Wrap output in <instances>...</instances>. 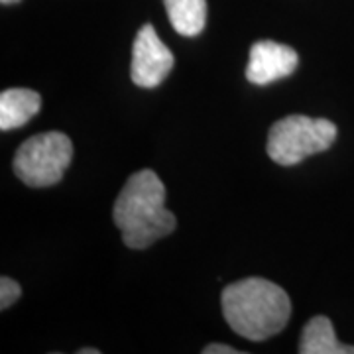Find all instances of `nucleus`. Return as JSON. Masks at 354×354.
I'll use <instances>...</instances> for the list:
<instances>
[{"instance_id":"obj_10","label":"nucleus","mask_w":354,"mask_h":354,"mask_svg":"<svg viewBox=\"0 0 354 354\" xmlns=\"http://www.w3.org/2000/svg\"><path fill=\"white\" fill-rule=\"evenodd\" d=\"M20 295H22V290H20L18 281H14L12 278L0 279V309L2 311L12 307L18 301Z\"/></svg>"},{"instance_id":"obj_7","label":"nucleus","mask_w":354,"mask_h":354,"mask_svg":"<svg viewBox=\"0 0 354 354\" xmlns=\"http://www.w3.org/2000/svg\"><path fill=\"white\" fill-rule=\"evenodd\" d=\"M41 109V97L32 88H6L0 95V130H14L30 122Z\"/></svg>"},{"instance_id":"obj_11","label":"nucleus","mask_w":354,"mask_h":354,"mask_svg":"<svg viewBox=\"0 0 354 354\" xmlns=\"http://www.w3.org/2000/svg\"><path fill=\"white\" fill-rule=\"evenodd\" d=\"M203 354H241V351L227 346V344H209L203 348Z\"/></svg>"},{"instance_id":"obj_1","label":"nucleus","mask_w":354,"mask_h":354,"mask_svg":"<svg viewBox=\"0 0 354 354\" xmlns=\"http://www.w3.org/2000/svg\"><path fill=\"white\" fill-rule=\"evenodd\" d=\"M113 218L122 241L132 250H144L174 232L177 221L165 209V185L152 169L128 177L114 201Z\"/></svg>"},{"instance_id":"obj_4","label":"nucleus","mask_w":354,"mask_h":354,"mask_svg":"<svg viewBox=\"0 0 354 354\" xmlns=\"http://www.w3.org/2000/svg\"><path fill=\"white\" fill-rule=\"evenodd\" d=\"M73 160V144L64 132H41L28 138L14 156L12 169L28 187H51L62 181Z\"/></svg>"},{"instance_id":"obj_12","label":"nucleus","mask_w":354,"mask_h":354,"mask_svg":"<svg viewBox=\"0 0 354 354\" xmlns=\"http://www.w3.org/2000/svg\"><path fill=\"white\" fill-rule=\"evenodd\" d=\"M99 353H101L99 348H81V351H79V354H99Z\"/></svg>"},{"instance_id":"obj_6","label":"nucleus","mask_w":354,"mask_h":354,"mask_svg":"<svg viewBox=\"0 0 354 354\" xmlns=\"http://www.w3.org/2000/svg\"><path fill=\"white\" fill-rule=\"evenodd\" d=\"M299 64V57L290 46L270 39L256 41L250 48L246 79L254 85H270L278 79L290 77Z\"/></svg>"},{"instance_id":"obj_2","label":"nucleus","mask_w":354,"mask_h":354,"mask_svg":"<svg viewBox=\"0 0 354 354\" xmlns=\"http://www.w3.org/2000/svg\"><path fill=\"white\" fill-rule=\"evenodd\" d=\"M221 301L228 327L254 342L281 333L291 317L290 295L264 278H246L230 283L223 290Z\"/></svg>"},{"instance_id":"obj_8","label":"nucleus","mask_w":354,"mask_h":354,"mask_svg":"<svg viewBox=\"0 0 354 354\" xmlns=\"http://www.w3.org/2000/svg\"><path fill=\"white\" fill-rule=\"evenodd\" d=\"M301 354H354V346L342 344L335 337V329L329 317H313L301 333L299 341Z\"/></svg>"},{"instance_id":"obj_13","label":"nucleus","mask_w":354,"mask_h":354,"mask_svg":"<svg viewBox=\"0 0 354 354\" xmlns=\"http://www.w3.org/2000/svg\"><path fill=\"white\" fill-rule=\"evenodd\" d=\"M4 6H8V4H16V2H20V0H0Z\"/></svg>"},{"instance_id":"obj_3","label":"nucleus","mask_w":354,"mask_h":354,"mask_svg":"<svg viewBox=\"0 0 354 354\" xmlns=\"http://www.w3.org/2000/svg\"><path fill=\"white\" fill-rule=\"evenodd\" d=\"M337 140V127L327 118L305 114L286 116L268 134V156L279 165H295L313 153L325 152Z\"/></svg>"},{"instance_id":"obj_9","label":"nucleus","mask_w":354,"mask_h":354,"mask_svg":"<svg viewBox=\"0 0 354 354\" xmlns=\"http://www.w3.org/2000/svg\"><path fill=\"white\" fill-rule=\"evenodd\" d=\"M167 18L177 34L199 36L207 22V0H164Z\"/></svg>"},{"instance_id":"obj_5","label":"nucleus","mask_w":354,"mask_h":354,"mask_svg":"<svg viewBox=\"0 0 354 354\" xmlns=\"http://www.w3.org/2000/svg\"><path fill=\"white\" fill-rule=\"evenodd\" d=\"M174 69V53L158 38L152 24H144L132 44V65L130 77L134 85L153 88L164 83Z\"/></svg>"}]
</instances>
